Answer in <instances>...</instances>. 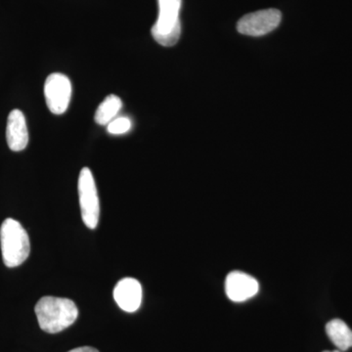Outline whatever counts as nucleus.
I'll return each mask as SVG.
<instances>
[{"instance_id":"1","label":"nucleus","mask_w":352,"mask_h":352,"mask_svg":"<svg viewBox=\"0 0 352 352\" xmlns=\"http://www.w3.org/2000/svg\"><path fill=\"white\" fill-rule=\"evenodd\" d=\"M39 327L44 332L56 333L75 323L78 316L76 303L69 298L43 296L34 307Z\"/></svg>"},{"instance_id":"2","label":"nucleus","mask_w":352,"mask_h":352,"mask_svg":"<svg viewBox=\"0 0 352 352\" xmlns=\"http://www.w3.org/2000/svg\"><path fill=\"white\" fill-rule=\"evenodd\" d=\"M0 245L2 258L7 267H17L31 252L30 238L24 227L13 219L4 220L0 227Z\"/></svg>"},{"instance_id":"3","label":"nucleus","mask_w":352,"mask_h":352,"mask_svg":"<svg viewBox=\"0 0 352 352\" xmlns=\"http://www.w3.org/2000/svg\"><path fill=\"white\" fill-rule=\"evenodd\" d=\"M159 16L151 29L153 38L166 47L175 45L182 36L180 10L182 0H157Z\"/></svg>"},{"instance_id":"4","label":"nucleus","mask_w":352,"mask_h":352,"mask_svg":"<svg viewBox=\"0 0 352 352\" xmlns=\"http://www.w3.org/2000/svg\"><path fill=\"white\" fill-rule=\"evenodd\" d=\"M78 197L83 223L89 229L96 228L100 217V204L94 175L88 168H83L80 170Z\"/></svg>"},{"instance_id":"5","label":"nucleus","mask_w":352,"mask_h":352,"mask_svg":"<svg viewBox=\"0 0 352 352\" xmlns=\"http://www.w3.org/2000/svg\"><path fill=\"white\" fill-rule=\"evenodd\" d=\"M46 105L54 115H63L72 98V82L63 74H51L44 83Z\"/></svg>"},{"instance_id":"6","label":"nucleus","mask_w":352,"mask_h":352,"mask_svg":"<svg viewBox=\"0 0 352 352\" xmlns=\"http://www.w3.org/2000/svg\"><path fill=\"white\" fill-rule=\"evenodd\" d=\"M281 19L282 14L277 9L256 11L241 18L237 24V30L245 36H265L276 29Z\"/></svg>"},{"instance_id":"7","label":"nucleus","mask_w":352,"mask_h":352,"mask_svg":"<svg viewBox=\"0 0 352 352\" xmlns=\"http://www.w3.org/2000/svg\"><path fill=\"white\" fill-rule=\"evenodd\" d=\"M258 280L247 273L233 271L226 277V295L232 302H242L250 300L258 293Z\"/></svg>"},{"instance_id":"8","label":"nucleus","mask_w":352,"mask_h":352,"mask_svg":"<svg viewBox=\"0 0 352 352\" xmlns=\"http://www.w3.org/2000/svg\"><path fill=\"white\" fill-rule=\"evenodd\" d=\"M113 298L124 311L135 312L142 302V287L134 278L120 280L113 289Z\"/></svg>"},{"instance_id":"9","label":"nucleus","mask_w":352,"mask_h":352,"mask_svg":"<svg viewBox=\"0 0 352 352\" xmlns=\"http://www.w3.org/2000/svg\"><path fill=\"white\" fill-rule=\"evenodd\" d=\"M6 139L7 144L14 152L23 151L29 143V131L24 113L17 109L9 113Z\"/></svg>"},{"instance_id":"10","label":"nucleus","mask_w":352,"mask_h":352,"mask_svg":"<svg viewBox=\"0 0 352 352\" xmlns=\"http://www.w3.org/2000/svg\"><path fill=\"white\" fill-rule=\"evenodd\" d=\"M329 339L340 351H346L352 347V331L346 323L340 319H333L326 325Z\"/></svg>"},{"instance_id":"11","label":"nucleus","mask_w":352,"mask_h":352,"mask_svg":"<svg viewBox=\"0 0 352 352\" xmlns=\"http://www.w3.org/2000/svg\"><path fill=\"white\" fill-rule=\"evenodd\" d=\"M122 108V99L115 94L109 95L104 99L95 112L94 120L100 126H108L117 118L120 109Z\"/></svg>"},{"instance_id":"12","label":"nucleus","mask_w":352,"mask_h":352,"mask_svg":"<svg viewBox=\"0 0 352 352\" xmlns=\"http://www.w3.org/2000/svg\"><path fill=\"white\" fill-rule=\"evenodd\" d=\"M132 126L131 120L126 117L116 118L107 126L109 133L113 135H120L131 131Z\"/></svg>"},{"instance_id":"13","label":"nucleus","mask_w":352,"mask_h":352,"mask_svg":"<svg viewBox=\"0 0 352 352\" xmlns=\"http://www.w3.org/2000/svg\"><path fill=\"white\" fill-rule=\"evenodd\" d=\"M68 352H99V351H97L96 349H94V347L82 346V347H78V349H72V351H69Z\"/></svg>"},{"instance_id":"14","label":"nucleus","mask_w":352,"mask_h":352,"mask_svg":"<svg viewBox=\"0 0 352 352\" xmlns=\"http://www.w3.org/2000/svg\"><path fill=\"white\" fill-rule=\"evenodd\" d=\"M324 352H342L340 351H324Z\"/></svg>"}]
</instances>
